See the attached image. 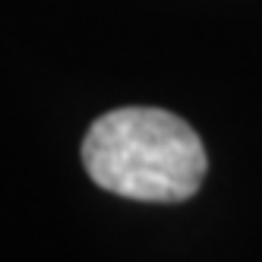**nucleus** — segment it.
<instances>
[{
    "mask_svg": "<svg viewBox=\"0 0 262 262\" xmlns=\"http://www.w3.org/2000/svg\"><path fill=\"white\" fill-rule=\"evenodd\" d=\"M82 164L101 190L136 202H183L205 177L196 129L161 107H117L82 139Z\"/></svg>",
    "mask_w": 262,
    "mask_h": 262,
    "instance_id": "nucleus-1",
    "label": "nucleus"
}]
</instances>
